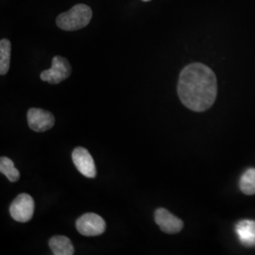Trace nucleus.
Segmentation results:
<instances>
[{"mask_svg": "<svg viewBox=\"0 0 255 255\" xmlns=\"http://www.w3.org/2000/svg\"><path fill=\"white\" fill-rule=\"evenodd\" d=\"M177 90L186 108L198 113L204 112L212 107L217 99V77L205 64H188L180 74Z\"/></svg>", "mask_w": 255, "mask_h": 255, "instance_id": "obj_1", "label": "nucleus"}, {"mask_svg": "<svg viewBox=\"0 0 255 255\" xmlns=\"http://www.w3.org/2000/svg\"><path fill=\"white\" fill-rule=\"evenodd\" d=\"M93 16L91 8L84 4L75 5L68 11L58 15L56 24L65 31H74L86 27Z\"/></svg>", "mask_w": 255, "mask_h": 255, "instance_id": "obj_2", "label": "nucleus"}, {"mask_svg": "<svg viewBox=\"0 0 255 255\" xmlns=\"http://www.w3.org/2000/svg\"><path fill=\"white\" fill-rule=\"evenodd\" d=\"M72 73V67L68 60L62 56H55L52 59L51 67L43 71L40 78L42 81L49 84H59L70 77Z\"/></svg>", "mask_w": 255, "mask_h": 255, "instance_id": "obj_3", "label": "nucleus"}, {"mask_svg": "<svg viewBox=\"0 0 255 255\" xmlns=\"http://www.w3.org/2000/svg\"><path fill=\"white\" fill-rule=\"evenodd\" d=\"M34 201L28 194L18 195L9 206L10 217L15 221L26 223L32 219L34 214Z\"/></svg>", "mask_w": 255, "mask_h": 255, "instance_id": "obj_4", "label": "nucleus"}, {"mask_svg": "<svg viewBox=\"0 0 255 255\" xmlns=\"http://www.w3.org/2000/svg\"><path fill=\"white\" fill-rule=\"evenodd\" d=\"M76 228L84 237H99L106 230V222L95 213H86L76 221Z\"/></svg>", "mask_w": 255, "mask_h": 255, "instance_id": "obj_5", "label": "nucleus"}, {"mask_svg": "<svg viewBox=\"0 0 255 255\" xmlns=\"http://www.w3.org/2000/svg\"><path fill=\"white\" fill-rule=\"evenodd\" d=\"M27 123L36 132H44L54 126L53 114L40 108H30L27 112Z\"/></svg>", "mask_w": 255, "mask_h": 255, "instance_id": "obj_6", "label": "nucleus"}, {"mask_svg": "<svg viewBox=\"0 0 255 255\" xmlns=\"http://www.w3.org/2000/svg\"><path fill=\"white\" fill-rule=\"evenodd\" d=\"M72 161L80 173L86 178H96L97 169L95 165V161L90 154V152L82 147H76L72 152Z\"/></svg>", "mask_w": 255, "mask_h": 255, "instance_id": "obj_7", "label": "nucleus"}, {"mask_svg": "<svg viewBox=\"0 0 255 255\" xmlns=\"http://www.w3.org/2000/svg\"><path fill=\"white\" fill-rule=\"evenodd\" d=\"M154 219L156 224L165 234L175 235L180 233L183 228L182 219L175 217L164 208H158L155 211Z\"/></svg>", "mask_w": 255, "mask_h": 255, "instance_id": "obj_8", "label": "nucleus"}, {"mask_svg": "<svg viewBox=\"0 0 255 255\" xmlns=\"http://www.w3.org/2000/svg\"><path fill=\"white\" fill-rule=\"evenodd\" d=\"M236 233L239 242L247 248L255 247V220L243 219L236 224Z\"/></svg>", "mask_w": 255, "mask_h": 255, "instance_id": "obj_9", "label": "nucleus"}, {"mask_svg": "<svg viewBox=\"0 0 255 255\" xmlns=\"http://www.w3.org/2000/svg\"><path fill=\"white\" fill-rule=\"evenodd\" d=\"M49 248L54 255H73L74 246L71 240L64 236H55L49 239Z\"/></svg>", "mask_w": 255, "mask_h": 255, "instance_id": "obj_10", "label": "nucleus"}, {"mask_svg": "<svg viewBox=\"0 0 255 255\" xmlns=\"http://www.w3.org/2000/svg\"><path fill=\"white\" fill-rule=\"evenodd\" d=\"M11 44L8 39L0 41V75L4 76L8 73L10 63Z\"/></svg>", "mask_w": 255, "mask_h": 255, "instance_id": "obj_11", "label": "nucleus"}, {"mask_svg": "<svg viewBox=\"0 0 255 255\" xmlns=\"http://www.w3.org/2000/svg\"><path fill=\"white\" fill-rule=\"evenodd\" d=\"M239 188L248 196L255 194V168L252 167L247 169L239 181Z\"/></svg>", "mask_w": 255, "mask_h": 255, "instance_id": "obj_12", "label": "nucleus"}, {"mask_svg": "<svg viewBox=\"0 0 255 255\" xmlns=\"http://www.w3.org/2000/svg\"><path fill=\"white\" fill-rule=\"evenodd\" d=\"M0 171L7 177L9 182H16L20 179V172L15 167L13 162L8 158L2 156L0 158Z\"/></svg>", "mask_w": 255, "mask_h": 255, "instance_id": "obj_13", "label": "nucleus"}, {"mask_svg": "<svg viewBox=\"0 0 255 255\" xmlns=\"http://www.w3.org/2000/svg\"><path fill=\"white\" fill-rule=\"evenodd\" d=\"M142 1H144V2H149V1H151V0H142Z\"/></svg>", "mask_w": 255, "mask_h": 255, "instance_id": "obj_14", "label": "nucleus"}]
</instances>
